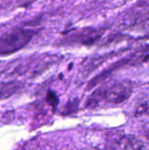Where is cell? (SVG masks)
<instances>
[{
  "instance_id": "cell-4",
  "label": "cell",
  "mask_w": 149,
  "mask_h": 150,
  "mask_svg": "<svg viewBox=\"0 0 149 150\" xmlns=\"http://www.w3.org/2000/svg\"><path fill=\"white\" fill-rule=\"evenodd\" d=\"M98 32L94 29H85L83 32L77 34L75 37H72V40L75 41L76 42H78L80 44H84V45H88V44H92L95 40H97Z\"/></svg>"
},
{
  "instance_id": "cell-6",
  "label": "cell",
  "mask_w": 149,
  "mask_h": 150,
  "mask_svg": "<svg viewBox=\"0 0 149 150\" xmlns=\"http://www.w3.org/2000/svg\"><path fill=\"white\" fill-rule=\"evenodd\" d=\"M135 116H149V99L145 100L137 105L135 110Z\"/></svg>"
},
{
  "instance_id": "cell-2",
  "label": "cell",
  "mask_w": 149,
  "mask_h": 150,
  "mask_svg": "<svg viewBox=\"0 0 149 150\" xmlns=\"http://www.w3.org/2000/svg\"><path fill=\"white\" fill-rule=\"evenodd\" d=\"M37 34L34 29L15 27L0 35V56L10 55L24 48Z\"/></svg>"
},
{
  "instance_id": "cell-1",
  "label": "cell",
  "mask_w": 149,
  "mask_h": 150,
  "mask_svg": "<svg viewBox=\"0 0 149 150\" xmlns=\"http://www.w3.org/2000/svg\"><path fill=\"white\" fill-rule=\"evenodd\" d=\"M132 91L131 83L127 81H118L105 83L96 89L86 103L88 108H96L101 104H119L125 102Z\"/></svg>"
},
{
  "instance_id": "cell-3",
  "label": "cell",
  "mask_w": 149,
  "mask_h": 150,
  "mask_svg": "<svg viewBox=\"0 0 149 150\" xmlns=\"http://www.w3.org/2000/svg\"><path fill=\"white\" fill-rule=\"evenodd\" d=\"M109 148L111 149H142L143 144L134 136L129 135L114 138L110 142Z\"/></svg>"
},
{
  "instance_id": "cell-5",
  "label": "cell",
  "mask_w": 149,
  "mask_h": 150,
  "mask_svg": "<svg viewBox=\"0 0 149 150\" xmlns=\"http://www.w3.org/2000/svg\"><path fill=\"white\" fill-rule=\"evenodd\" d=\"M20 88V85L15 82L0 83V100L10 98Z\"/></svg>"
},
{
  "instance_id": "cell-7",
  "label": "cell",
  "mask_w": 149,
  "mask_h": 150,
  "mask_svg": "<svg viewBox=\"0 0 149 150\" xmlns=\"http://www.w3.org/2000/svg\"><path fill=\"white\" fill-rule=\"evenodd\" d=\"M46 101L51 106L56 108L58 103V98L54 92H49L47 94Z\"/></svg>"
}]
</instances>
